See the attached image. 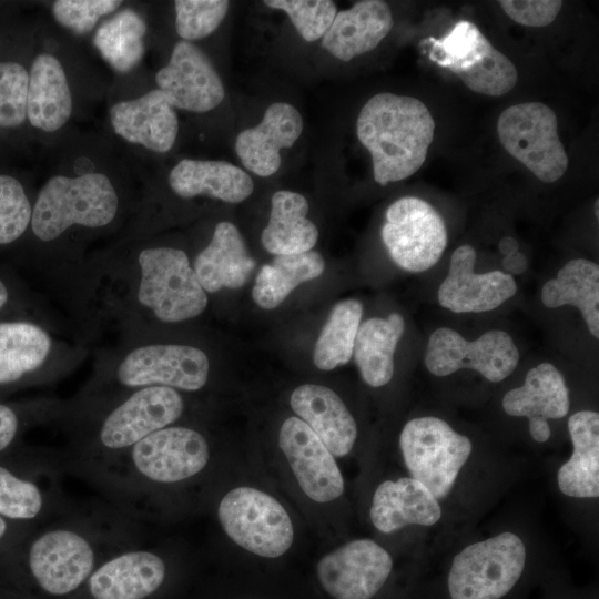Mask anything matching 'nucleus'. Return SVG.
I'll return each mask as SVG.
<instances>
[{"label": "nucleus", "instance_id": "f257e3e1", "mask_svg": "<svg viewBox=\"0 0 599 599\" xmlns=\"http://www.w3.org/2000/svg\"><path fill=\"white\" fill-rule=\"evenodd\" d=\"M211 460L205 436L191 427L159 429L91 475L134 508L154 488L171 487L203 473Z\"/></svg>", "mask_w": 599, "mask_h": 599}, {"label": "nucleus", "instance_id": "f03ea898", "mask_svg": "<svg viewBox=\"0 0 599 599\" xmlns=\"http://www.w3.org/2000/svg\"><path fill=\"white\" fill-rule=\"evenodd\" d=\"M435 121L418 99L383 92L362 108L356 132L369 151L375 181L385 186L416 173L434 139Z\"/></svg>", "mask_w": 599, "mask_h": 599}, {"label": "nucleus", "instance_id": "7ed1b4c3", "mask_svg": "<svg viewBox=\"0 0 599 599\" xmlns=\"http://www.w3.org/2000/svg\"><path fill=\"white\" fill-rule=\"evenodd\" d=\"M184 408L182 394L163 386L134 389L112 400L80 443L83 471H97L150 434L175 424Z\"/></svg>", "mask_w": 599, "mask_h": 599}, {"label": "nucleus", "instance_id": "20e7f679", "mask_svg": "<svg viewBox=\"0 0 599 599\" xmlns=\"http://www.w3.org/2000/svg\"><path fill=\"white\" fill-rule=\"evenodd\" d=\"M108 529L90 521L49 525L28 546L27 562L38 586L49 595L63 596L83 585L98 567L102 550H119Z\"/></svg>", "mask_w": 599, "mask_h": 599}, {"label": "nucleus", "instance_id": "39448f33", "mask_svg": "<svg viewBox=\"0 0 599 599\" xmlns=\"http://www.w3.org/2000/svg\"><path fill=\"white\" fill-rule=\"evenodd\" d=\"M118 209L119 196L106 175H55L40 190L30 224L40 241L50 242L73 225L105 226L113 221Z\"/></svg>", "mask_w": 599, "mask_h": 599}, {"label": "nucleus", "instance_id": "423d86ee", "mask_svg": "<svg viewBox=\"0 0 599 599\" xmlns=\"http://www.w3.org/2000/svg\"><path fill=\"white\" fill-rule=\"evenodd\" d=\"M139 275L134 297L139 307L163 323H180L202 314L207 294L201 286L186 253L158 246L138 255Z\"/></svg>", "mask_w": 599, "mask_h": 599}, {"label": "nucleus", "instance_id": "0eeeda50", "mask_svg": "<svg viewBox=\"0 0 599 599\" xmlns=\"http://www.w3.org/2000/svg\"><path fill=\"white\" fill-rule=\"evenodd\" d=\"M225 535L243 549L264 558H277L292 546L294 528L284 506L270 494L241 486L229 490L217 505Z\"/></svg>", "mask_w": 599, "mask_h": 599}, {"label": "nucleus", "instance_id": "6e6552de", "mask_svg": "<svg viewBox=\"0 0 599 599\" xmlns=\"http://www.w3.org/2000/svg\"><path fill=\"white\" fill-rule=\"evenodd\" d=\"M209 374V357L197 347L158 343L138 345L126 352L112 370L109 383L114 395L111 399L151 386L196 392L206 385Z\"/></svg>", "mask_w": 599, "mask_h": 599}, {"label": "nucleus", "instance_id": "1a4fd4ad", "mask_svg": "<svg viewBox=\"0 0 599 599\" xmlns=\"http://www.w3.org/2000/svg\"><path fill=\"white\" fill-rule=\"evenodd\" d=\"M429 59L457 75L471 91L500 97L518 81L515 64L467 20H459L440 39L429 38Z\"/></svg>", "mask_w": 599, "mask_h": 599}, {"label": "nucleus", "instance_id": "9d476101", "mask_svg": "<svg viewBox=\"0 0 599 599\" xmlns=\"http://www.w3.org/2000/svg\"><path fill=\"white\" fill-rule=\"evenodd\" d=\"M399 446L412 478L420 481L436 499L450 493L473 448L468 437L433 416L407 422Z\"/></svg>", "mask_w": 599, "mask_h": 599}, {"label": "nucleus", "instance_id": "9b49d317", "mask_svg": "<svg viewBox=\"0 0 599 599\" xmlns=\"http://www.w3.org/2000/svg\"><path fill=\"white\" fill-rule=\"evenodd\" d=\"M497 133L505 150L545 183L559 180L568 155L558 135V119L541 102H522L504 110Z\"/></svg>", "mask_w": 599, "mask_h": 599}, {"label": "nucleus", "instance_id": "f8f14e48", "mask_svg": "<svg viewBox=\"0 0 599 599\" xmlns=\"http://www.w3.org/2000/svg\"><path fill=\"white\" fill-rule=\"evenodd\" d=\"M526 549L509 531L473 544L455 558L448 576L451 599H500L522 573Z\"/></svg>", "mask_w": 599, "mask_h": 599}, {"label": "nucleus", "instance_id": "ddd939ff", "mask_svg": "<svg viewBox=\"0 0 599 599\" xmlns=\"http://www.w3.org/2000/svg\"><path fill=\"white\" fill-rule=\"evenodd\" d=\"M380 235L394 263L412 273L433 267L447 245L441 215L416 196L400 197L389 205Z\"/></svg>", "mask_w": 599, "mask_h": 599}, {"label": "nucleus", "instance_id": "4468645a", "mask_svg": "<svg viewBox=\"0 0 599 599\" xmlns=\"http://www.w3.org/2000/svg\"><path fill=\"white\" fill-rule=\"evenodd\" d=\"M518 362L515 341L500 329H490L475 341H467L449 327H439L430 334L424 356L426 368L435 376L468 368L491 383L507 378Z\"/></svg>", "mask_w": 599, "mask_h": 599}, {"label": "nucleus", "instance_id": "2eb2a0df", "mask_svg": "<svg viewBox=\"0 0 599 599\" xmlns=\"http://www.w3.org/2000/svg\"><path fill=\"white\" fill-rule=\"evenodd\" d=\"M393 559L370 539L352 540L326 554L317 564V578L334 599H370L390 575Z\"/></svg>", "mask_w": 599, "mask_h": 599}, {"label": "nucleus", "instance_id": "dca6fc26", "mask_svg": "<svg viewBox=\"0 0 599 599\" xmlns=\"http://www.w3.org/2000/svg\"><path fill=\"white\" fill-rule=\"evenodd\" d=\"M278 446L302 491L313 501L326 504L344 493V479L335 457L301 418H286Z\"/></svg>", "mask_w": 599, "mask_h": 599}, {"label": "nucleus", "instance_id": "f3484780", "mask_svg": "<svg viewBox=\"0 0 599 599\" xmlns=\"http://www.w3.org/2000/svg\"><path fill=\"white\" fill-rule=\"evenodd\" d=\"M161 90L173 108L207 112L224 99L225 90L207 55L189 41H179L169 63L155 75Z\"/></svg>", "mask_w": 599, "mask_h": 599}, {"label": "nucleus", "instance_id": "a211bd4d", "mask_svg": "<svg viewBox=\"0 0 599 599\" xmlns=\"http://www.w3.org/2000/svg\"><path fill=\"white\" fill-rule=\"evenodd\" d=\"M476 250L468 245L457 247L443 280L437 298L453 313H484L493 311L517 293L514 277L501 271L475 273Z\"/></svg>", "mask_w": 599, "mask_h": 599}, {"label": "nucleus", "instance_id": "6ab92c4d", "mask_svg": "<svg viewBox=\"0 0 599 599\" xmlns=\"http://www.w3.org/2000/svg\"><path fill=\"white\" fill-rule=\"evenodd\" d=\"M166 564L155 551L124 547L103 559L87 580L93 599H145L164 582Z\"/></svg>", "mask_w": 599, "mask_h": 599}, {"label": "nucleus", "instance_id": "aec40b11", "mask_svg": "<svg viewBox=\"0 0 599 599\" xmlns=\"http://www.w3.org/2000/svg\"><path fill=\"white\" fill-rule=\"evenodd\" d=\"M570 400L566 380L551 363L530 368L522 386L510 389L502 398V408L516 417L529 419L532 439L545 443L550 437L548 419H559L569 412Z\"/></svg>", "mask_w": 599, "mask_h": 599}, {"label": "nucleus", "instance_id": "412c9836", "mask_svg": "<svg viewBox=\"0 0 599 599\" xmlns=\"http://www.w3.org/2000/svg\"><path fill=\"white\" fill-rule=\"evenodd\" d=\"M303 125L301 113L292 104L272 103L260 124L237 135L236 154L248 171L258 176H270L280 169V151L297 141Z\"/></svg>", "mask_w": 599, "mask_h": 599}, {"label": "nucleus", "instance_id": "4be33fe9", "mask_svg": "<svg viewBox=\"0 0 599 599\" xmlns=\"http://www.w3.org/2000/svg\"><path fill=\"white\" fill-rule=\"evenodd\" d=\"M110 118L113 130L121 138L159 153L172 149L179 132L176 112L159 89L115 103Z\"/></svg>", "mask_w": 599, "mask_h": 599}, {"label": "nucleus", "instance_id": "5701e85b", "mask_svg": "<svg viewBox=\"0 0 599 599\" xmlns=\"http://www.w3.org/2000/svg\"><path fill=\"white\" fill-rule=\"evenodd\" d=\"M293 412L318 436L334 457L353 449L357 427L342 398L329 387L304 384L290 398Z\"/></svg>", "mask_w": 599, "mask_h": 599}, {"label": "nucleus", "instance_id": "b1692460", "mask_svg": "<svg viewBox=\"0 0 599 599\" xmlns=\"http://www.w3.org/2000/svg\"><path fill=\"white\" fill-rule=\"evenodd\" d=\"M390 8L382 0H363L336 13L322 45L347 62L375 49L393 28Z\"/></svg>", "mask_w": 599, "mask_h": 599}, {"label": "nucleus", "instance_id": "393cba45", "mask_svg": "<svg viewBox=\"0 0 599 599\" xmlns=\"http://www.w3.org/2000/svg\"><path fill=\"white\" fill-rule=\"evenodd\" d=\"M369 515L376 529L390 534L408 525L432 526L440 519L441 509L420 481L403 477L378 485Z\"/></svg>", "mask_w": 599, "mask_h": 599}, {"label": "nucleus", "instance_id": "a878e982", "mask_svg": "<svg viewBox=\"0 0 599 599\" xmlns=\"http://www.w3.org/2000/svg\"><path fill=\"white\" fill-rule=\"evenodd\" d=\"M238 229L220 222L209 245L196 256L193 270L206 293L242 287L255 267Z\"/></svg>", "mask_w": 599, "mask_h": 599}, {"label": "nucleus", "instance_id": "bb28decb", "mask_svg": "<svg viewBox=\"0 0 599 599\" xmlns=\"http://www.w3.org/2000/svg\"><path fill=\"white\" fill-rule=\"evenodd\" d=\"M53 339L28 319L0 321V387L31 379L47 365Z\"/></svg>", "mask_w": 599, "mask_h": 599}, {"label": "nucleus", "instance_id": "cd10ccee", "mask_svg": "<svg viewBox=\"0 0 599 599\" xmlns=\"http://www.w3.org/2000/svg\"><path fill=\"white\" fill-rule=\"evenodd\" d=\"M169 184L184 199L209 195L227 203H240L254 190L251 176L225 161L184 159L171 170Z\"/></svg>", "mask_w": 599, "mask_h": 599}, {"label": "nucleus", "instance_id": "c85d7f7f", "mask_svg": "<svg viewBox=\"0 0 599 599\" xmlns=\"http://www.w3.org/2000/svg\"><path fill=\"white\" fill-rule=\"evenodd\" d=\"M72 113V97L64 69L48 53L39 54L29 72L27 119L37 129L53 132Z\"/></svg>", "mask_w": 599, "mask_h": 599}, {"label": "nucleus", "instance_id": "c756f323", "mask_svg": "<svg viewBox=\"0 0 599 599\" xmlns=\"http://www.w3.org/2000/svg\"><path fill=\"white\" fill-rule=\"evenodd\" d=\"M568 430L573 444L570 459L558 470V486L570 497L599 495V414L581 410L570 416Z\"/></svg>", "mask_w": 599, "mask_h": 599}, {"label": "nucleus", "instance_id": "7c9ffc66", "mask_svg": "<svg viewBox=\"0 0 599 599\" xmlns=\"http://www.w3.org/2000/svg\"><path fill=\"white\" fill-rule=\"evenodd\" d=\"M271 204L270 220L261 236L264 248L275 255L311 251L318 240V230L306 217L307 200L300 193L283 190L273 194Z\"/></svg>", "mask_w": 599, "mask_h": 599}, {"label": "nucleus", "instance_id": "2f4dec72", "mask_svg": "<svg viewBox=\"0 0 599 599\" xmlns=\"http://www.w3.org/2000/svg\"><path fill=\"white\" fill-rule=\"evenodd\" d=\"M547 308L575 306L590 334L599 337V265L586 258L567 262L555 278L547 281L540 293Z\"/></svg>", "mask_w": 599, "mask_h": 599}, {"label": "nucleus", "instance_id": "473e14b6", "mask_svg": "<svg viewBox=\"0 0 599 599\" xmlns=\"http://www.w3.org/2000/svg\"><path fill=\"white\" fill-rule=\"evenodd\" d=\"M405 332L398 313L386 318L372 317L361 323L353 355L363 380L372 387L388 384L394 375V354Z\"/></svg>", "mask_w": 599, "mask_h": 599}, {"label": "nucleus", "instance_id": "72a5a7b5", "mask_svg": "<svg viewBox=\"0 0 599 599\" xmlns=\"http://www.w3.org/2000/svg\"><path fill=\"white\" fill-rule=\"evenodd\" d=\"M325 261L318 252L276 255L257 273L252 296L263 309H274L300 284L323 274Z\"/></svg>", "mask_w": 599, "mask_h": 599}, {"label": "nucleus", "instance_id": "f704fd0d", "mask_svg": "<svg viewBox=\"0 0 599 599\" xmlns=\"http://www.w3.org/2000/svg\"><path fill=\"white\" fill-rule=\"evenodd\" d=\"M363 316V304L355 298L337 303L316 341L313 361L317 368L331 370L347 364Z\"/></svg>", "mask_w": 599, "mask_h": 599}, {"label": "nucleus", "instance_id": "c9c22d12", "mask_svg": "<svg viewBox=\"0 0 599 599\" xmlns=\"http://www.w3.org/2000/svg\"><path fill=\"white\" fill-rule=\"evenodd\" d=\"M145 31L143 19L126 9L98 29L93 43L115 70L125 72L135 67L144 53L142 38Z\"/></svg>", "mask_w": 599, "mask_h": 599}, {"label": "nucleus", "instance_id": "e433bc0d", "mask_svg": "<svg viewBox=\"0 0 599 599\" xmlns=\"http://www.w3.org/2000/svg\"><path fill=\"white\" fill-rule=\"evenodd\" d=\"M51 497L33 479L16 475L0 465V516L7 520L31 521L50 508Z\"/></svg>", "mask_w": 599, "mask_h": 599}, {"label": "nucleus", "instance_id": "4c0bfd02", "mask_svg": "<svg viewBox=\"0 0 599 599\" xmlns=\"http://www.w3.org/2000/svg\"><path fill=\"white\" fill-rule=\"evenodd\" d=\"M225 0H176L175 29L177 34L191 42L213 33L229 10Z\"/></svg>", "mask_w": 599, "mask_h": 599}, {"label": "nucleus", "instance_id": "58836bf2", "mask_svg": "<svg viewBox=\"0 0 599 599\" xmlns=\"http://www.w3.org/2000/svg\"><path fill=\"white\" fill-rule=\"evenodd\" d=\"M264 4L284 11L308 42L323 38L337 13L331 0H266Z\"/></svg>", "mask_w": 599, "mask_h": 599}, {"label": "nucleus", "instance_id": "ea45409f", "mask_svg": "<svg viewBox=\"0 0 599 599\" xmlns=\"http://www.w3.org/2000/svg\"><path fill=\"white\" fill-rule=\"evenodd\" d=\"M32 207L22 184L0 174V245L20 238L31 223Z\"/></svg>", "mask_w": 599, "mask_h": 599}, {"label": "nucleus", "instance_id": "a19ab883", "mask_svg": "<svg viewBox=\"0 0 599 599\" xmlns=\"http://www.w3.org/2000/svg\"><path fill=\"white\" fill-rule=\"evenodd\" d=\"M29 72L17 62H0V126L16 128L27 119Z\"/></svg>", "mask_w": 599, "mask_h": 599}, {"label": "nucleus", "instance_id": "79ce46f5", "mask_svg": "<svg viewBox=\"0 0 599 599\" xmlns=\"http://www.w3.org/2000/svg\"><path fill=\"white\" fill-rule=\"evenodd\" d=\"M119 0H58L52 6L55 20L78 34L88 33L98 20L115 11Z\"/></svg>", "mask_w": 599, "mask_h": 599}, {"label": "nucleus", "instance_id": "37998d69", "mask_svg": "<svg viewBox=\"0 0 599 599\" xmlns=\"http://www.w3.org/2000/svg\"><path fill=\"white\" fill-rule=\"evenodd\" d=\"M505 13L515 22L526 27H546L558 16L560 0H500Z\"/></svg>", "mask_w": 599, "mask_h": 599}, {"label": "nucleus", "instance_id": "c03bdc74", "mask_svg": "<svg viewBox=\"0 0 599 599\" xmlns=\"http://www.w3.org/2000/svg\"><path fill=\"white\" fill-rule=\"evenodd\" d=\"M22 428V417L11 405L0 403V453L8 449Z\"/></svg>", "mask_w": 599, "mask_h": 599}, {"label": "nucleus", "instance_id": "a18cd8bd", "mask_svg": "<svg viewBox=\"0 0 599 599\" xmlns=\"http://www.w3.org/2000/svg\"><path fill=\"white\" fill-rule=\"evenodd\" d=\"M501 265L506 274L509 275H520L526 272L528 267V261L524 253L516 252L509 255L504 256Z\"/></svg>", "mask_w": 599, "mask_h": 599}, {"label": "nucleus", "instance_id": "49530a36", "mask_svg": "<svg viewBox=\"0 0 599 599\" xmlns=\"http://www.w3.org/2000/svg\"><path fill=\"white\" fill-rule=\"evenodd\" d=\"M499 252L506 256L519 251V243L512 236H504L498 243Z\"/></svg>", "mask_w": 599, "mask_h": 599}, {"label": "nucleus", "instance_id": "de8ad7c7", "mask_svg": "<svg viewBox=\"0 0 599 599\" xmlns=\"http://www.w3.org/2000/svg\"><path fill=\"white\" fill-rule=\"evenodd\" d=\"M12 293L8 283L0 276V311H2L11 301Z\"/></svg>", "mask_w": 599, "mask_h": 599}, {"label": "nucleus", "instance_id": "09e8293b", "mask_svg": "<svg viewBox=\"0 0 599 599\" xmlns=\"http://www.w3.org/2000/svg\"><path fill=\"white\" fill-rule=\"evenodd\" d=\"M8 530V520L0 516V540L6 536Z\"/></svg>", "mask_w": 599, "mask_h": 599}, {"label": "nucleus", "instance_id": "8fccbe9b", "mask_svg": "<svg viewBox=\"0 0 599 599\" xmlns=\"http://www.w3.org/2000/svg\"><path fill=\"white\" fill-rule=\"evenodd\" d=\"M598 205H599V201L596 200V203H595V213H596V217L599 216V211H598L599 206H598Z\"/></svg>", "mask_w": 599, "mask_h": 599}]
</instances>
